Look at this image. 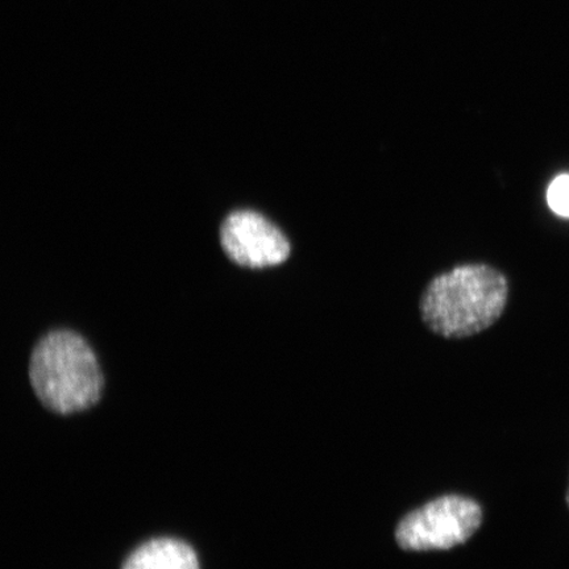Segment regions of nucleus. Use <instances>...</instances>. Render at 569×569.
I'll list each match as a JSON object with an SVG mask.
<instances>
[{"mask_svg":"<svg viewBox=\"0 0 569 569\" xmlns=\"http://www.w3.org/2000/svg\"><path fill=\"white\" fill-rule=\"evenodd\" d=\"M122 569H201L193 547L174 538H154L126 559Z\"/></svg>","mask_w":569,"mask_h":569,"instance_id":"nucleus-5","label":"nucleus"},{"mask_svg":"<svg viewBox=\"0 0 569 569\" xmlns=\"http://www.w3.org/2000/svg\"><path fill=\"white\" fill-rule=\"evenodd\" d=\"M32 390L42 407L69 416L101 400L104 379L88 341L69 330H56L34 346L30 361Z\"/></svg>","mask_w":569,"mask_h":569,"instance_id":"nucleus-2","label":"nucleus"},{"mask_svg":"<svg viewBox=\"0 0 569 569\" xmlns=\"http://www.w3.org/2000/svg\"><path fill=\"white\" fill-rule=\"evenodd\" d=\"M547 203L558 216L569 218V174H561L550 183Z\"/></svg>","mask_w":569,"mask_h":569,"instance_id":"nucleus-6","label":"nucleus"},{"mask_svg":"<svg viewBox=\"0 0 569 569\" xmlns=\"http://www.w3.org/2000/svg\"><path fill=\"white\" fill-rule=\"evenodd\" d=\"M220 240L227 256L241 267H274L290 256L289 240L279 227L252 210L230 213L220 230Z\"/></svg>","mask_w":569,"mask_h":569,"instance_id":"nucleus-4","label":"nucleus"},{"mask_svg":"<svg viewBox=\"0 0 569 569\" xmlns=\"http://www.w3.org/2000/svg\"><path fill=\"white\" fill-rule=\"evenodd\" d=\"M508 295V280L500 270L486 264L461 266L427 284L422 319L438 336L472 337L500 319Z\"/></svg>","mask_w":569,"mask_h":569,"instance_id":"nucleus-1","label":"nucleus"},{"mask_svg":"<svg viewBox=\"0 0 569 569\" xmlns=\"http://www.w3.org/2000/svg\"><path fill=\"white\" fill-rule=\"evenodd\" d=\"M482 511L471 498L440 497L405 517L396 531L401 549L450 550L466 543L480 528Z\"/></svg>","mask_w":569,"mask_h":569,"instance_id":"nucleus-3","label":"nucleus"},{"mask_svg":"<svg viewBox=\"0 0 569 569\" xmlns=\"http://www.w3.org/2000/svg\"><path fill=\"white\" fill-rule=\"evenodd\" d=\"M566 500H567V505H568V508H569V488H568Z\"/></svg>","mask_w":569,"mask_h":569,"instance_id":"nucleus-7","label":"nucleus"}]
</instances>
